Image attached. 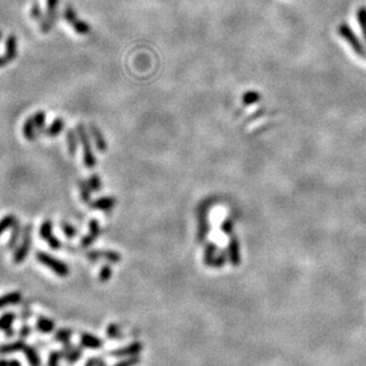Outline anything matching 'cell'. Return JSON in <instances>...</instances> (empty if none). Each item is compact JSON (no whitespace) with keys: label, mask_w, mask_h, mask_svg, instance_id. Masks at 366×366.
<instances>
[{"label":"cell","mask_w":366,"mask_h":366,"mask_svg":"<svg viewBox=\"0 0 366 366\" xmlns=\"http://www.w3.org/2000/svg\"><path fill=\"white\" fill-rule=\"evenodd\" d=\"M5 56L8 58V61L15 60L17 56V39L16 36L11 35L8 36L7 41H6V53Z\"/></svg>","instance_id":"23"},{"label":"cell","mask_w":366,"mask_h":366,"mask_svg":"<svg viewBox=\"0 0 366 366\" xmlns=\"http://www.w3.org/2000/svg\"><path fill=\"white\" fill-rule=\"evenodd\" d=\"M221 230L222 232L226 233V235H231L233 231V222L231 220H226L221 225Z\"/></svg>","instance_id":"42"},{"label":"cell","mask_w":366,"mask_h":366,"mask_svg":"<svg viewBox=\"0 0 366 366\" xmlns=\"http://www.w3.org/2000/svg\"><path fill=\"white\" fill-rule=\"evenodd\" d=\"M36 258L41 264L46 265L48 269L52 270V272H55L56 275L60 276V277H66L69 275V267L64 261L57 260L53 256L49 255L47 252L39 251L36 253Z\"/></svg>","instance_id":"1"},{"label":"cell","mask_w":366,"mask_h":366,"mask_svg":"<svg viewBox=\"0 0 366 366\" xmlns=\"http://www.w3.org/2000/svg\"><path fill=\"white\" fill-rule=\"evenodd\" d=\"M98 362H99V359H98V358H89L83 366H97Z\"/></svg>","instance_id":"45"},{"label":"cell","mask_w":366,"mask_h":366,"mask_svg":"<svg viewBox=\"0 0 366 366\" xmlns=\"http://www.w3.org/2000/svg\"><path fill=\"white\" fill-rule=\"evenodd\" d=\"M31 233H32V226L30 224H27L24 227L23 233H22V243L15 250V253H13L12 261L15 264H22L26 260L31 246Z\"/></svg>","instance_id":"4"},{"label":"cell","mask_w":366,"mask_h":366,"mask_svg":"<svg viewBox=\"0 0 366 366\" xmlns=\"http://www.w3.org/2000/svg\"><path fill=\"white\" fill-rule=\"evenodd\" d=\"M8 62L10 61H8V58L6 57V56H0V67L6 66Z\"/></svg>","instance_id":"47"},{"label":"cell","mask_w":366,"mask_h":366,"mask_svg":"<svg viewBox=\"0 0 366 366\" xmlns=\"http://www.w3.org/2000/svg\"><path fill=\"white\" fill-rule=\"evenodd\" d=\"M30 334H31V327L29 325H26V323H24L18 332L19 339H24V340L27 339V338L30 337Z\"/></svg>","instance_id":"40"},{"label":"cell","mask_w":366,"mask_h":366,"mask_svg":"<svg viewBox=\"0 0 366 366\" xmlns=\"http://www.w3.org/2000/svg\"><path fill=\"white\" fill-rule=\"evenodd\" d=\"M112 274H113V271H112L111 265L106 264V265H104L103 267H101V270L99 272V281L101 283L108 282V281L111 280Z\"/></svg>","instance_id":"31"},{"label":"cell","mask_w":366,"mask_h":366,"mask_svg":"<svg viewBox=\"0 0 366 366\" xmlns=\"http://www.w3.org/2000/svg\"><path fill=\"white\" fill-rule=\"evenodd\" d=\"M338 30H339V35L341 36V37L345 39L348 44H350L352 49H353V52H356L357 55H359L360 57L366 58L365 47L363 46V43L360 42L358 36L354 33V31L352 30V27L350 26V25H347L345 23L340 24L339 29Z\"/></svg>","instance_id":"3"},{"label":"cell","mask_w":366,"mask_h":366,"mask_svg":"<svg viewBox=\"0 0 366 366\" xmlns=\"http://www.w3.org/2000/svg\"><path fill=\"white\" fill-rule=\"evenodd\" d=\"M64 129V120L62 118H56L52 123V125L47 129V136L49 137H56L63 131Z\"/></svg>","instance_id":"21"},{"label":"cell","mask_w":366,"mask_h":366,"mask_svg":"<svg viewBox=\"0 0 366 366\" xmlns=\"http://www.w3.org/2000/svg\"><path fill=\"white\" fill-rule=\"evenodd\" d=\"M115 206V199L111 196H105V198H100L95 201L91 202V207L94 209L104 210V212H108L112 208Z\"/></svg>","instance_id":"15"},{"label":"cell","mask_w":366,"mask_h":366,"mask_svg":"<svg viewBox=\"0 0 366 366\" xmlns=\"http://www.w3.org/2000/svg\"><path fill=\"white\" fill-rule=\"evenodd\" d=\"M260 100V94L256 92H249L245 94L244 97V103L246 104V105H249V104H253L256 103V101Z\"/></svg>","instance_id":"39"},{"label":"cell","mask_w":366,"mask_h":366,"mask_svg":"<svg viewBox=\"0 0 366 366\" xmlns=\"http://www.w3.org/2000/svg\"><path fill=\"white\" fill-rule=\"evenodd\" d=\"M21 232H22L21 224H19V221L17 220L15 222V224H13L12 232H11V235H10V240H8V243H7L8 250H13V249H15L17 243H18L19 236H21Z\"/></svg>","instance_id":"22"},{"label":"cell","mask_w":366,"mask_h":366,"mask_svg":"<svg viewBox=\"0 0 366 366\" xmlns=\"http://www.w3.org/2000/svg\"><path fill=\"white\" fill-rule=\"evenodd\" d=\"M77 133L78 136V139H80L81 144H82L83 148V163L87 168L91 169L95 167V160L94 155H93V150H92V145H91V140H89V136L87 133L86 128H84L83 124H78L77 125Z\"/></svg>","instance_id":"2"},{"label":"cell","mask_w":366,"mask_h":366,"mask_svg":"<svg viewBox=\"0 0 366 366\" xmlns=\"http://www.w3.org/2000/svg\"><path fill=\"white\" fill-rule=\"evenodd\" d=\"M1 36H2V35H1V31H0V39H1Z\"/></svg>","instance_id":"49"},{"label":"cell","mask_w":366,"mask_h":366,"mask_svg":"<svg viewBox=\"0 0 366 366\" xmlns=\"http://www.w3.org/2000/svg\"><path fill=\"white\" fill-rule=\"evenodd\" d=\"M25 346H26V342H25L24 339H19L8 343H2V345H0V356H8V354L16 353V352H23Z\"/></svg>","instance_id":"11"},{"label":"cell","mask_w":366,"mask_h":366,"mask_svg":"<svg viewBox=\"0 0 366 366\" xmlns=\"http://www.w3.org/2000/svg\"><path fill=\"white\" fill-rule=\"evenodd\" d=\"M229 256L231 263L235 266H238L240 264V251H239V243L235 238L231 239L229 245Z\"/></svg>","instance_id":"18"},{"label":"cell","mask_w":366,"mask_h":366,"mask_svg":"<svg viewBox=\"0 0 366 366\" xmlns=\"http://www.w3.org/2000/svg\"><path fill=\"white\" fill-rule=\"evenodd\" d=\"M63 358V354H62V351H56L53 350L49 353V357H48V365L47 366H58L60 365L61 359Z\"/></svg>","instance_id":"30"},{"label":"cell","mask_w":366,"mask_h":366,"mask_svg":"<svg viewBox=\"0 0 366 366\" xmlns=\"http://www.w3.org/2000/svg\"><path fill=\"white\" fill-rule=\"evenodd\" d=\"M16 314L13 312H6L0 316V331L5 332L13 327V322L16 321Z\"/></svg>","instance_id":"20"},{"label":"cell","mask_w":366,"mask_h":366,"mask_svg":"<svg viewBox=\"0 0 366 366\" xmlns=\"http://www.w3.org/2000/svg\"><path fill=\"white\" fill-rule=\"evenodd\" d=\"M23 353L25 358L27 360V363H29V366H41V358H39L37 350H36L33 346H25Z\"/></svg>","instance_id":"17"},{"label":"cell","mask_w":366,"mask_h":366,"mask_svg":"<svg viewBox=\"0 0 366 366\" xmlns=\"http://www.w3.org/2000/svg\"><path fill=\"white\" fill-rule=\"evenodd\" d=\"M80 342L83 347L91 348V350H99L104 346L103 339L99 337L93 336L91 333H82L80 336Z\"/></svg>","instance_id":"12"},{"label":"cell","mask_w":366,"mask_h":366,"mask_svg":"<svg viewBox=\"0 0 366 366\" xmlns=\"http://www.w3.org/2000/svg\"><path fill=\"white\" fill-rule=\"evenodd\" d=\"M52 227V221L46 220L41 225L39 235H41V238L43 239L44 241H47L48 245H49L52 250H58L61 249L62 243L60 241V239H57V236L53 235Z\"/></svg>","instance_id":"6"},{"label":"cell","mask_w":366,"mask_h":366,"mask_svg":"<svg viewBox=\"0 0 366 366\" xmlns=\"http://www.w3.org/2000/svg\"><path fill=\"white\" fill-rule=\"evenodd\" d=\"M0 366H22L21 362L18 359H0Z\"/></svg>","instance_id":"41"},{"label":"cell","mask_w":366,"mask_h":366,"mask_svg":"<svg viewBox=\"0 0 366 366\" xmlns=\"http://www.w3.org/2000/svg\"><path fill=\"white\" fill-rule=\"evenodd\" d=\"M87 258L92 261H97L100 260H105L108 263L117 264L122 261V256L115 251H98V250H92L87 253Z\"/></svg>","instance_id":"8"},{"label":"cell","mask_w":366,"mask_h":366,"mask_svg":"<svg viewBox=\"0 0 366 366\" xmlns=\"http://www.w3.org/2000/svg\"><path fill=\"white\" fill-rule=\"evenodd\" d=\"M97 366H107V365H106V363L104 362V359L99 358V362H98V365Z\"/></svg>","instance_id":"48"},{"label":"cell","mask_w":366,"mask_h":366,"mask_svg":"<svg viewBox=\"0 0 366 366\" xmlns=\"http://www.w3.org/2000/svg\"><path fill=\"white\" fill-rule=\"evenodd\" d=\"M58 0H47V15L46 17H42L41 22V29L43 32H48L50 27L52 26L53 21L56 17V7H57Z\"/></svg>","instance_id":"9"},{"label":"cell","mask_w":366,"mask_h":366,"mask_svg":"<svg viewBox=\"0 0 366 366\" xmlns=\"http://www.w3.org/2000/svg\"><path fill=\"white\" fill-rule=\"evenodd\" d=\"M4 333H5V336H6V338H8V339H11V338H13V337L16 336V331H15V328H13V327H11L10 329H7V331H5Z\"/></svg>","instance_id":"46"},{"label":"cell","mask_w":366,"mask_h":366,"mask_svg":"<svg viewBox=\"0 0 366 366\" xmlns=\"http://www.w3.org/2000/svg\"><path fill=\"white\" fill-rule=\"evenodd\" d=\"M61 229H62V231H63V233L66 235L67 238H69V239L74 238V236L77 235V233H78L77 229H75V227L73 226L72 224H69V222H67V221H62L61 222Z\"/></svg>","instance_id":"33"},{"label":"cell","mask_w":366,"mask_h":366,"mask_svg":"<svg viewBox=\"0 0 366 366\" xmlns=\"http://www.w3.org/2000/svg\"><path fill=\"white\" fill-rule=\"evenodd\" d=\"M88 184L93 191H100L101 187H103V185H101L100 177L98 175H92L91 177H89Z\"/></svg>","instance_id":"37"},{"label":"cell","mask_w":366,"mask_h":366,"mask_svg":"<svg viewBox=\"0 0 366 366\" xmlns=\"http://www.w3.org/2000/svg\"><path fill=\"white\" fill-rule=\"evenodd\" d=\"M73 336V331L69 328H60L58 331L55 332V340L58 342H66L70 340Z\"/></svg>","instance_id":"27"},{"label":"cell","mask_w":366,"mask_h":366,"mask_svg":"<svg viewBox=\"0 0 366 366\" xmlns=\"http://www.w3.org/2000/svg\"><path fill=\"white\" fill-rule=\"evenodd\" d=\"M36 125H35V119L33 117L27 118L25 120L24 126H23V134L25 137V139L27 140H35L36 139Z\"/></svg>","instance_id":"19"},{"label":"cell","mask_w":366,"mask_h":366,"mask_svg":"<svg viewBox=\"0 0 366 366\" xmlns=\"http://www.w3.org/2000/svg\"><path fill=\"white\" fill-rule=\"evenodd\" d=\"M215 251L216 246L214 244H208L206 247V253H205V261H206L207 265L212 266L214 258H215Z\"/></svg>","instance_id":"32"},{"label":"cell","mask_w":366,"mask_h":366,"mask_svg":"<svg viewBox=\"0 0 366 366\" xmlns=\"http://www.w3.org/2000/svg\"><path fill=\"white\" fill-rule=\"evenodd\" d=\"M357 18H358V23L360 25V29H362L363 35H364L365 42H366V7L363 6L360 7L357 12Z\"/></svg>","instance_id":"29"},{"label":"cell","mask_w":366,"mask_h":366,"mask_svg":"<svg viewBox=\"0 0 366 366\" xmlns=\"http://www.w3.org/2000/svg\"><path fill=\"white\" fill-rule=\"evenodd\" d=\"M89 232L81 239V246L82 247H89L91 245L97 240V238L101 235V227L99 221L97 219H92L88 224Z\"/></svg>","instance_id":"10"},{"label":"cell","mask_w":366,"mask_h":366,"mask_svg":"<svg viewBox=\"0 0 366 366\" xmlns=\"http://www.w3.org/2000/svg\"><path fill=\"white\" fill-rule=\"evenodd\" d=\"M61 351L62 354H63V359H66L68 364H75L82 358L83 346L81 343L77 346L68 340V341L63 342V347H62Z\"/></svg>","instance_id":"5"},{"label":"cell","mask_w":366,"mask_h":366,"mask_svg":"<svg viewBox=\"0 0 366 366\" xmlns=\"http://www.w3.org/2000/svg\"><path fill=\"white\" fill-rule=\"evenodd\" d=\"M72 25L73 27H74V30L77 31L78 33H80V35H86V33H88L89 31H91V26H89L88 24L84 23L82 21H78V19Z\"/></svg>","instance_id":"36"},{"label":"cell","mask_w":366,"mask_h":366,"mask_svg":"<svg viewBox=\"0 0 366 366\" xmlns=\"http://www.w3.org/2000/svg\"><path fill=\"white\" fill-rule=\"evenodd\" d=\"M143 351V343L140 341H133L124 347L117 348L109 353V356L114 358H128V357L139 356L140 352Z\"/></svg>","instance_id":"7"},{"label":"cell","mask_w":366,"mask_h":366,"mask_svg":"<svg viewBox=\"0 0 366 366\" xmlns=\"http://www.w3.org/2000/svg\"><path fill=\"white\" fill-rule=\"evenodd\" d=\"M17 221V218L15 215H6L0 220V235L4 232L13 226V224Z\"/></svg>","instance_id":"28"},{"label":"cell","mask_w":366,"mask_h":366,"mask_svg":"<svg viewBox=\"0 0 366 366\" xmlns=\"http://www.w3.org/2000/svg\"><path fill=\"white\" fill-rule=\"evenodd\" d=\"M31 316V311H30V308H29V306H25V309H24V311H23V309H22V315H21V320L22 321H24V322H25V321H27V320H29V317Z\"/></svg>","instance_id":"44"},{"label":"cell","mask_w":366,"mask_h":366,"mask_svg":"<svg viewBox=\"0 0 366 366\" xmlns=\"http://www.w3.org/2000/svg\"><path fill=\"white\" fill-rule=\"evenodd\" d=\"M140 363V357L139 356H133V357H128V358H124L120 362L115 363L113 366H136Z\"/></svg>","instance_id":"35"},{"label":"cell","mask_w":366,"mask_h":366,"mask_svg":"<svg viewBox=\"0 0 366 366\" xmlns=\"http://www.w3.org/2000/svg\"><path fill=\"white\" fill-rule=\"evenodd\" d=\"M106 336L107 338H109V339H122V328H120V326H118L117 323H111V325H108V327L106 328Z\"/></svg>","instance_id":"26"},{"label":"cell","mask_w":366,"mask_h":366,"mask_svg":"<svg viewBox=\"0 0 366 366\" xmlns=\"http://www.w3.org/2000/svg\"><path fill=\"white\" fill-rule=\"evenodd\" d=\"M78 187H80V191H81V198L86 204H91V199H92V189L89 187L88 181H84V180H80L78 181Z\"/></svg>","instance_id":"25"},{"label":"cell","mask_w":366,"mask_h":366,"mask_svg":"<svg viewBox=\"0 0 366 366\" xmlns=\"http://www.w3.org/2000/svg\"><path fill=\"white\" fill-rule=\"evenodd\" d=\"M89 131H91L92 137H93V139H94L95 145H97L98 150L103 151V153H104V151H106V149H107L106 140H105V138H104L103 133H101V131L99 130V129H98L97 126L94 125V124H91V126H89Z\"/></svg>","instance_id":"16"},{"label":"cell","mask_w":366,"mask_h":366,"mask_svg":"<svg viewBox=\"0 0 366 366\" xmlns=\"http://www.w3.org/2000/svg\"><path fill=\"white\" fill-rule=\"evenodd\" d=\"M64 18H66V21L68 22L69 24L75 23V22L78 21L77 12H75L74 8H73L72 6H68L66 8V11H64Z\"/></svg>","instance_id":"38"},{"label":"cell","mask_w":366,"mask_h":366,"mask_svg":"<svg viewBox=\"0 0 366 366\" xmlns=\"http://www.w3.org/2000/svg\"><path fill=\"white\" fill-rule=\"evenodd\" d=\"M46 112L39 111L37 113H35L33 115V119H35V125L37 131H42L44 129V125H46Z\"/></svg>","instance_id":"34"},{"label":"cell","mask_w":366,"mask_h":366,"mask_svg":"<svg viewBox=\"0 0 366 366\" xmlns=\"http://www.w3.org/2000/svg\"><path fill=\"white\" fill-rule=\"evenodd\" d=\"M22 294L19 291H11L7 292V294H4L0 296V309H4L6 307L13 306V305H18L19 302L22 301Z\"/></svg>","instance_id":"14"},{"label":"cell","mask_w":366,"mask_h":366,"mask_svg":"<svg viewBox=\"0 0 366 366\" xmlns=\"http://www.w3.org/2000/svg\"><path fill=\"white\" fill-rule=\"evenodd\" d=\"M78 133H75L73 130L67 131V145H68V151L70 156H75L78 150Z\"/></svg>","instance_id":"24"},{"label":"cell","mask_w":366,"mask_h":366,"mask_svg":"<svg viewBox=\"0 0 366 366\" xmlns=\"http://www.w3.org/2000/svg\"><path fill=\"white\" fill-rule=\"evenodd\" d=\"M41 16H42L41 8H39L38 4H35L32 6V8H31V17H32V18H41Z\"/></svg>","instance_id":"43"},{"label":"cell","mask_w":366,"mask_h":366,"mask_svg":"<svg viewBox=\"0 0 366 366\" xmlns=\"http://www.w3.org/2000/svg\"><path fill=\"white\" fill-rule=\"evenodd\" d=\"M55 321H52L49 317L43 316V315H39L37 317V321H36V328H37L38 332L43 334H50L55 331Z\"/></svg>","instance_id":"13"}]
</instances>
